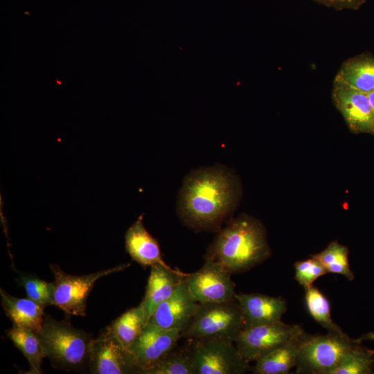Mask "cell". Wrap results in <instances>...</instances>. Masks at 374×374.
Listing matches in <instances>:
<instances>
[{"mask_svg": "<svg viewBox=\"0 0 374 374\" xmlns=\"http://www.w3.org/2000/svg\"><path fill=\"white\" fill-rule=\"evenodd\" d=\"M244 318L245 327L270 324L282 321L287 310L285 300L258 293L235 294Z\"/></svg>", "mask_w": 374, "mask_h": 374, "instance_id": "5bb4252c", "label": "cell"}, {"mask_svg": "<svg viewBox=\"0 0 374 374\" xmlns=\"http://www.w3.org/2000/svg\"><path fill=\"white\" fill-rule=\"evenodd\" d=\"M145 374H196L192 350L175 348Z\"/></svg>", "mask_w": 374, "mask_h": 374, "instance_id": "d4e9b609", "label": "cell"}, {"mask_svg": "<svg viewBox=\"0 0 374 374\" xmlns=\"http://www.w3.org/2000/svg\"><path fill=\"white\" fill-rule=\"evenodd\" d=\"M18 283L23 287L28 298L45 307L53 304L54 285L36 276L24 275Z\"/></svg>", "mask_w": 374, "mask_h": 374, "instance_id": "484cf974", "label": "cell"}, {"mask_svg": "<svg viewBox=\"0 0 374 374\" xmlns=\"http://www.w3.org/2000/svg\"><path fill=\"white\" fill-rule=\"evenodd\" d=\"M91 373H141L130 350L116 337L109 326L96 339H91L87 363Z\"/></svg>", "mask_w": 374, "mask_h": 374, "instance_id": "9c48e42d", "label": "cell"}, {"mask_svg": "<svg viewBox=\"0 0 374 374\" xmlns=\"http://www.w3.org/2000/svg\"><path fill=\"white\" fill-rule=\"evenodd\" d=\"M2 307L13 327L39 333L44 322V307L29 298H17L0 290Z\"/></svg>", "mask_w": 374, "mask_h": 374, "instance_id": "e0dca14e", "label": "cell"}, {"mask_svg": "<svg viewBox=\"0 0 374 374\" xmlns=\"http://www.w3.org/2000/svg\"><path fill=\"white\" fill-rule=\"evenodd\" d=\"M357 339L328 332L326 335H311L305 333L296 364L299 374H331L344 354Z\"/></svg>", "mask_w": 374, "mask_h": 374, "instance_id": "5b68a950", "label": "cell"}, {"mask_svg": "<svg viewBox=\"0 0 374 374\" xmlns=\"http://www.w3.org/2000/svg\"><path fill=\"white\" fill-rule=\"evenodd\" d=\"M129 266L130 264H123L87 275L74 276L65 273L57 265H51L54 276L53 305L69 315L84 317L87 298L95 283Z\"/></svg>", "mask_w": 374, "mask_h": 374, "instance_id": "8992f818", "label": "cell"}, {"mask_svg": "<svg viewBox=\"0 0 374 374\" xmlns=\"http://www.w3.org/2000/svg\"><path fill=\"white\" fill-rule=\"evenodd\" d=\"M326 269L328 273L340 274L349 280L355 275L350 269L348 260V249L337 241L330 242L321 252L312 255Z\"/></svg>", "mask_w": 374, "mask_h": 374, "instance_id": "cb8c5ba5", "label": "cell"}, {"mask_svg": "<svg viewBox=\"0 0 374 374\" xmlns=\"http://www.w3.org/2000/svg\"><path fill=\"white\" fill-rule=\"evenodd\" d=\"M125 249L131 258L143 266L161 265L170 267L163 260L159 245L145 229L143 215L129 227L125 235Z\"/></svg>", "mask_w": 374, "mask_h": 374, "instance_id": "2e32d148", "label": "cell"}, {"mask_svg": "<svg viewBox=\"0 0 374 374\" xmlns=\"http://www.w3.org/2000/svg\"><path fill=\"white\" fill-rule=\"evenodd\" d=\"M188 275L171 267L161 265L151 266L145 294L141 303L146 323L158 305L168 299Z\"/></svg>", "mask_w": 374, "mask_h": 374, "instance_id": "9a60e30c", "label": "cell"}, {"mask_svg": "<svg viewBox=\"0 0 374 374\" xmlns=\"http://www.w3.org/2000/svg\"><path fill=\"white\" fill-rule=\"evenodd\" d=\"M56 82H57V84H62V82H61L60 81H59L58 79H56Z\"/></svg>", "mask_w": 374, "mask_h": 374, "instance_id": "f546056e", "label": "cell"}, {"mask_svg": "<svg viewBox=\"0 0 374 374\" xmlns=\"http://www.w3.org/2000/svg\"><path fill=\"white\" fill-rule=\"evenodd\" d=\"M304 290L305 306L310 315L328 332L346 335L332 319L328 298L313 285Z\"/></svg>", "mask_w": 374, "mask_h": 374, "instance_id": "603a6c76", "label": "cell"}, {"mask_svg": "<svg viewBox=\"0 0 374 374\" xmlns=\"http://www.w3.org/2000/svg\"><path fill=\"white\" fill-rule=\"evenodd\" d=\"M357 340L344 355L331 374H371L374 373V349L362 346Z\"/></svg>", "mask_w": 374, "mask_h": 374, "instance_id": "7402d4cb", "label": "cell"}, {"mask_svg": "<svg viewBox=\"0 0 374 374\" xmlns=\"http://www.w3.org/2000/svg\"><path fill=\"white\" fill-rule=\"evenodd\" d=\"M217 232L206 258L231 274L247 271L271 255L263 225L251 217L240 215L230 219Z\"/></svg>", "mask_w": 374, "mask_h": 374, "instance_id": "7a4b0ae2", "label": "cell"}, {"mask_svg": "<svg viewBox=\"0 0 374 374\" xmlns=\"http://www.w3.org/2000/svg\"><path fill=\"white\" fill-rule=\"evenodd\" d=\"M299 325L282 321L244 327L234 341L241 355L249 363L256 362L304 333Z\"/></svg>", "mask_w": 374, "mask_h": 374, "instance_id": "52a82bcc", "label": "cell"}, {"mask_svg": "<svg viewBox=\"0 0 374 374\" xmlns=\"http://www.w3.org/2000/svg\"><path fill=\"white\" fill-rule=\"evenodd\" d=\"M191 350L196 374H242L249 370V363L233 341H195Z\"/></svg>", "mask_w": 374, "mask_h": 374, "instance_id": "ba28073f", "label": "cell"}, {"mask_svg": "<svg viewBox=\"0 0 374 374\" xmlns=\"http://www.w3.org/2000/svg\"><path fill=\"white\" fill-rule=\"evenodd\" d=\"M357 340L360 342H362L365 340L374 341V332H370L364 335L360 338H358Z\"/></svg>", "mask_w": 374, "mask_h": 374, "instance_id": "83f0119b", "label": "cell"}, {"mask_svg": "<svg viewBox=\"0 0 374 374\" xmlns=\"http://www.w3.org/2000/svg\"><path fill=\"white\" fill-rule=\"evenodd\" d=\"M6 334L28 361L30 370L28 373H41L42 361L46 355L38 334L27 329L15 327L9 329Z\"/></svg>", "mask_w": 374, "mask_h": 374, "instance_id": "ffe728a7", "label": "cell"}, {"mask_svg": "<svg viewBox=\"0 0 374 374\" xmlns=\"http://www.w3.org/2000/svg\"><path fill=\"white\" fill-rule=\"evenodd\" d=\"M38 335L42 341L46 357L53 366L66 371L82 368L88 363L89 349L92 338L86 332L73 327L64 321L50 316Z\"/></svg>", "mask_w": 374, "mask_h": 374, "instance_id": "3957f363", "label": "cell"}, {"mask_svg": "<svg viewBox=\"0 0 374 374\" xmlns=\"http://www.w3.org/2000/svg\"><path fill=\"white\" fill-rule=\"evenodd\" d=\"M186 278L168 299L158 305L146 323L165 330L177 329L181 335L185 332L199 305L191 294Z\"/></svg>", "mask_w": 374, "mask_h": 374, "instance_id": "8fae6325", "label": "cell"}, {"mask_svg": "<svg viewBox=\"0 0 374 374\" xmlns=\"http://www.w3.org/2000/svg\"><path fill=\"white\" fill-rule=\"evenodd\" d=\"M181 333L177 329L165 330L145 323L141 333L129 348L141 374L154 366L177 345Z\"/></svg>", "mask_w": 374, "mask_h": 374, "instance_id": "7c38bea8", "label": "cell"}, {"mask_svg": "<svg viewBox=\"0 0 374 374\" xmlns=\"http://www.w3.org/2000/svg\"><path fill=\"white\" fill-rule=\"evenodd\" d=\"M244 327L243 312L235 299L202 303L181 337L193 341L222 339L234 342Z\"/></svg>", "mask_w": 374, "mask_h": 374, "instance_id": "277c9868", "label": "cell"}, {"mask_svg": "<svg viewBox=\"0 0 374 374\" xmlns=\"http://www.w3.org/2000/svg\"><path fill=\"white\" fill-rule=\"evenodd\" d=\"M303 333L287 344L279 347L256 362L254 374H287L296 366Z\"/></svg>", "mask_w": 374, "mask_h": 374, "instance_id": "d6986e66", "label": "cell"}, {"mask_svg": "<svg viewBox=\"0 0 374 374\" xmlns=\"http://www.w3.org/2000/svg\"><path fill=\"white\" fill-rule=\"evenodd\" d=\"M145 323L143 308L140 303L118 317L109 327L116 337L129 349L141 333Z\"/></svg>", "mask_w": 374, "mask_h": 374, "instance_id": "44dd1931", "label": "cell"}, {"mask_svg": "<svg viewBox=\"0 0 374 374\" xmlns=\"http://www.w3.org/2000/svg\"><path fill=\"white\" fill-rule=\"evenodd\" d=\"M238 198V182L230 170L222 165L202 167L185 177L177 211L195 231H218L230 220Z\"/></svg>", "mask_w": 374, "mask_h": 374, "instance_id": "6da1fadb", "label": "cell"}, {"mask_svg": "<svg viewBox=\"0 0 374 374\" xmlns=\"http://www.w3.org/2000/svg\"><path fill=\"white\" fill-rule=\"evenodd\" d=\"M337 82L368 93L374 90V57H359L346 62L335 79Z\"/></svg>", "mask_w": 374, "mask_h": 374, "instance_id": "ac0fdd59", "label": "cell"}, {"mask_svg": "<svg viewBox=\"0 0 374 374\" xmlns=\"http://www.w3.org/2000/svg\"><path fill=\"white\" fill-rule=\"evenodd\" d=\"M333 1H351V0H333Z\"/></svg>", "mask_w": 374, "mask_h": 374, "instance_id": "4dcf8cb0", "label": "cell"}, {"mask_svg": "<svg viewBox=\"0 0 374 374\" xmlns=\"http://www.w3.org/2000/svg\"><path fill=\"white\" fill-rule=\"evenodd\" d=\"M332 99L351 131L374 134V112L367 93L334 82Z\"/></svg>", "mask_w": 374, "mask_h": 374, "instance_id": "4fadbf2b", "label": "cell"}, {"mask_svg": "<svg viewBox=\"0 0 374 374\" xmlns=\"http://www.w3.org/2000/svg\"><path fill=\"white\" fill-rule=\"evenodd\" d=\"M295 279L304 288L313 285L319 277L328 274L324 266L314 257L294 264Z\"/></svg>", "mask_w": 374, "mask_h": 374, "instance_id": "4316f807", "label": "cell"}, {"mask_svg": "<svg viewBox=\"0 0 374 374\" xmlns=\"http://www.w3.org/2000/svg\"><path fill=\"white\" fill-rule=\"evenodd\" d=\"M370 103L374 112V90L367 93Z\"/></svg>", "mask_w": 374, "mask_h": 374, "instance_id": "f1b7e54d", "label": "cell"}, {"mask_svg": "<svg viewBox=\"0 0 374 374\" xmlns=\"http://www.w3.org/2000/svg\"><path fill=\"white\" fill-rule=\"evenodd\" d=\"M231 273L220 263L206 258L204 265L186 278L193 296L199 303L221 302L235 299V285Z\"/></svg>", "mask_w": 374, "mask_h": 374, "instance_id": "30bf717a", "label": "cell"}]
</instances>
